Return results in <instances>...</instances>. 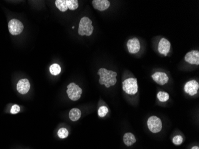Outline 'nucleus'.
<instances>
[{
	"label": "nucleus",
	"instance_id": "obj_1",
	"mask_svg": "<svg viewBox=\"0 0 199 149\" xmlns=\"http://www.w3.org/2000/svg\"><path fill=\"white\" fill-rule=\"evenodd\" d=\"M94 31V27L92 26V21L87 17H82L79 22L78 34L79 35L90 36Z\"/></svg>",
	"mask_w": 199,
	"mask_h": 149
},
{
	"label": "nucleus",
	"instance_id": "obj_2",
	"mask_svg": "<svg viewBox=\"0 0 199 149\" xmlns=\"http://www.w3.org/2000/svg\"><path fill=\"white\" fill-rule=\"evenodd\" d=\"M123 90L129 95H135L138 92V83L136 78H130L125 80L123 83Z\"/></svg>",
	"mask_w": 199,
	"mask_h": 149
},
{
	"label": "nucleus",
	"instance_id": "obj_3",
	"mask_svg": "<svg viewBox=\"0 0 199 149\" xmlns=\"http://www.w3.org/2000/svg\"><path fill=\"white\" fill-rule=\"evenodd\" d=\"M147 126L151 133H159L162 128V123L160 118L156 116H153L148 118Z\"/></svg>",
	"mask_w": 199,
	"mask_h": 149
},
{
	"label": "nucleus",
	"instance_id": "obj_4",
	"mask_svg": "<svg viewBox=\"0 0 199 149\" xmlns=\"http://www.w3.org/2000/svg\"><path fill=\"white\" fill-rule=\"evenodd\" d=\"M66 92L71 100L77 101L80 98L82 93V90L78 85L72 82L68 86V90Z\"/></svg>",
	"mask_w": 199,
	"mask_h": 149
},
{
	"label": "nucleus",
	"instance_id": "obj_5",
	"mask_svg": "<svg viewBox=\"0 0 199 149\" xmlns=\"http://www.w3.org/2000/svg\"><path fill=\"white\" fill-rule=\"evenodd\" d=\"M98 75H100L99 83L100 85H104L111 79L116 78L117 73L112 71H108L105 68H100L98 70Z\"/></svg>",
	"mask_w": 199,
	"mask_h": 149
},
{
	"label": "nucleus",
	"instance_id": "obj_6",
	"mask_svg": "<svg viewBox=\"0 0 199 149\" xmlns=\"http://www.w3.org/2000/svg\"><path fill=\"white\" fill-rule=\"evenodd\" d=\"M9 32L13 35H17L21 33L24 29V25L17 19H12L9 23Z\"/></svg>",
	"mask_w": 199,
	"mask_h": 149
},
{
	"label": "nucleus",
	"instance_id": "obj_7",
	"mask_svg": "<svg viewBox=\"0 0 199 149\" xmlns=\"http://www.w3.org/2000/svg\"><path fill=\"white\" fill-rule=\"evenodd\" d=\"M199 88V84L195 80H191L187 82L184 86V91L187 94L193 96L197 93Z\"/></svg>",
	"mask_w": 199,
	"mask_h": 149
},
{
	"label": "nucleus",
	"instance_id": "obj_8",
	"mask_svg": "<svg viewBox=\"0 0 199 149\" xmlns=\"http://www.w3.org/2000/svg\"><path fill=\"white\" fill-rule=\"evenodd\" d=\"M127 47L128 51L131 54L137 53L140 50V43L137 38L128 40L127 42Z\"/></svg>",
	"mask_w": 199,
	"mask_h": 149
},
{
	"label": "nucleus",
	"instance_id": "obj_9",
	"mask_svg": "<svg viewBox=\"0 0 199 149\" xmlns=\"http://www.w3.org/2000/svg\"><path fill=\"white\" fill-rule=\"evenodd\" d=\"M31 85L27 79H20L17 84V90L21 94H25L30 90Z\"/></svg>",
	"mask_w": 199,
	"mask_h": 149
},
{
	"label": "nucleus",
	"instance_id": "obj_10",
	"mask_svg": "<svg viewBox=\"0 0 199 149\" xmlns=\"http://www.w3.org/2000/svg\"><path fill=\"white\" fill-rule=\"evenodd\" d=\"M185 60L191 65H199V51L193 50L188 52L185 56Z\"/></svg>",
	"mask_w": 199,
	"mask_h": 149
},
{
	"label": "nucleus",
	"instance_id": "obj_11",
	"mask_svg": "<svg viewBox=\"0 0 199 149\" xmlns=\"http://www.w3.org/2000/svg\"><path fill=\"white\" fill-rule=\"evenodd\" d=\"M170 48V42L165 38H162L159 42L158 46L159 52L161 54H164L166 56L169 52Z\"/></svg>",
	"mask_w": 199,
	"mask_h": 149
},
{
	"label": "nucleus",
	"instance_id": "obj_12",
	"mask_svg": "<svg viewBox=\"0 0 199 149\" xmlns=\"http://www.w3.org/2000/svg\"><path fill=\"white\" fill-rule=\"evenodd\" d=\"M151 78L158 84L160 86H163L168 82L169 78L166 73L164 72H156L151 75Z\"/></svg>",
	"mask_w": 199,
	"mask_h": 149
},
{
	"label": "nucleus",
	"instance_id": "obj_13",
	"mask_svg": "<svg viewBox=\"0 0 199 149\" xmlns=\"http://www.w3.org/2000/svg\"><path fill=\"white\" fill-rule=\"evenodd\" d=\"M93 5L95 9L99 11H104L110 7V3L108 0H94Z\"/></svg>",
	"mask_w": 199,
	"mask_h": 149
},
{
	"label": "nucleus",
	"instance_id": "obj_14",
	"mask_svg": "<svg viewBox=\"0 0 199 149\" xmlns=\"http://www.w3.org/2000/svg\"><path fill=\"white\" fill-rule=\"evenodd\" d=\"M123 142L126 145L129 147L136 142V139L133 134L128 133L123 135Z\"/></svg>",
	"mask_w": 199,
	"mask_h": 149
},
{
	"label": "nucleus",
	"instance_id": "obj_15",
	"mask_svg": "<svg viewBox=\"0 0 199 149\" xmlns=\"http://www.w3.org/2000/svg\"><path fill=\"white\" fill-rule=\"evenodd\" d=\"M69 118L72 121H76L81 116V112L79 109L77 108H73L69 112Z\"/></svg>",
	"mask_w": 199,
	"mask_h": 149
},
{
	"label": "nucleus",
	"instance_id": "obj_16",
	"mask_svg": "<svg viewBox=\"0 0 199 149\" xmlns=\"http://www.w3.org/2000/svg\"><path fill=\"white\" fill-rule=\"evenodd\" d=\"M56 6L62 12H65L68 9L66 4V0H57L56 1Z\"/></svg>",
	"mask_w": 199,
	"mask_h": 149
},
{
	"label": "nucleus",
	"instance_id": "obj_17",
	"mask_svg": "<svg viewBox=\"0 0 199 149\" xmlns=\"http://www.w3.org/2000/svg\"><path fill=\"white\" fill-rule=\"evenodd\" d=\"M66 4H67L68 8L71 10H75L79 7L77 0H66Z\"/></svg>",
	"mask_w": 199,
	"mask_h": 149
},
{
	"label": "nucleus",
	"instance_id": "obj_18",
	"mask_svg": "<svg viewBox=\"0 0 199 149\" xmlns=\"http://www.w3.org/2000/svg\"><path fill=\"white\" fill-rule=\"evenodd\" d=\"M50 72L53 75H57L61 72V68L58 64H53L50 67Z\"/></svg>",
	"mask_w": 199,
	"mask_h": 149
},
{
	"label": "nucleus",
	"instance_id": "obj_19",
	"mask_svg": "<svg viewBox=\"0 0 199 149\" xmlns=\"http://www.w3.org/2000/svg\"><path fill=\"white\" fill-rule=\"evenodd\" d=\"M157 97L160 102H166L169 98V94L164 91H160L157 94Z\"/></svg>",
	"mask_w": 199,
	"mask_h": 149
},
{
	"label": "nucleus",
	"instance_id": "obj_20",
	"mask_svg": "<svg viewBox=\"0 0 199 149\" xmlns=\"http://www.w3.org/2000/svg\"><path fill=\"white\" fill-rule=\"evenodd\" d=\"M58 136L59 137V138H61V139H64L67 138L68 137L69 135V132L68 131V130L65 128H60L57 133Z\"/></svg>",
	"mask_w": 199,
	"mask_h": 149
},
{
	"label": "nucleus",
	"instance_id": "obj_21",
	"mask_svg": "<svg viewBox=\"0 0 199 149\" xmlns=\"http://www.w3.org/2000/svg\"><path fill=\"white\" fill-rule=\"evenodd\" d=\"M108 112V109L107 107H106V106H101V107L98 109V116L100 117H104L107 114V113Z\"/></svg>",
	"mask_w": 199,
	"mask_h": 149
},
{
	"label": "nucleus",
	"instance_id": "obj_22",
	"mask_svg": "<svg viewBox=\"0 0 199 149\" xmlns=\"http://www.w3.org/2000/svg\"><path fill=\"white\" fill-rule=\"evenodd\" d=\"M172 141L175 145H180L183 141V138L181 135H176L173 138Z\"/></svg>",
	"mask_w": 199,
	"mask_h": 149
},
{
	"label": "nucleus",
	"instance_id": "obj_23",
	"mask_svg": "<svg viewBox=\"0 0 199 149\" xmlns=\"http://www.w3.org/2000/svg\"><path fill=\"white\" fill-rule=\"evenodd\" d=\"M20 106L17 104H14L12 106L10 111V113L11 114H17L20 112Z\"/></svg>",
	"mask_w": 199,
	"mask_h": 149
},
{
	"label": "nucleus",
	"instance_id": "obj_24",
	"mask_svg": "<svg viewBox=\"0 0 199 149\" xmlns=\"http://www.w3.org/2000/svg\"><path fill=\"white\" fill-rule=\"evenodd\" d=\"M191 149H199V147L198 146H194L191 148Z\"/></svg>",
	"mask_w": 199,
	"mask_h": 149
}]
</instances>
